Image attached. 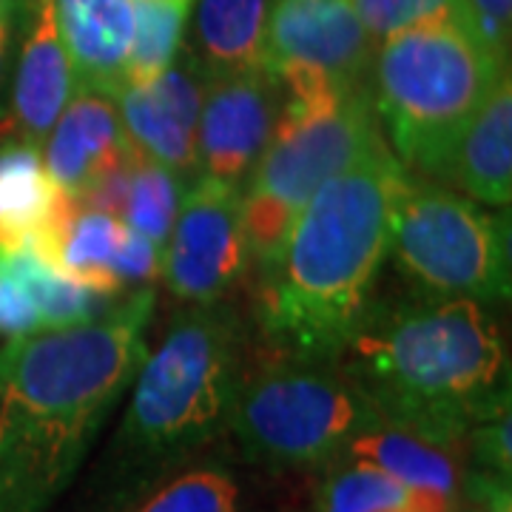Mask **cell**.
I'll return each mask as SVG.
<instances>
[{
	"mask_svg": "<svg viewBox=\"0 0 512 512\" xmlns=\"http://www.w3.org/2000/svg\"><path fill=\"white\" fill-rule=\"evenodd\" d=\"M77 92V74L60 37L52 0H35L12 89L15 123L26 143L40 146Z\"/></svg>",
	"mask_w": 512,
	"mask_h": 512,
	"instance_id": "16",
	"label": "cell"
},
{
	"mask_svg": "<svg viewBox=\"0 0 512 512\" xmlns=\"http://www.w3.org/2000/svg\"><path fill=\"white\" fill-rule=\"evenodd\" d=\"M285 92L274 74L259 69L211 74L197 117V165L205 177L245 185L271 143Z\"/></svg>",
	"mask_w": 512,
	"mask_h": 512,
	"instance_id": "11",
	"label": "cell"
},
{
	"mask_svg": "<svg viewBox=\"0 0 512 512\" xmlns=\"http://www.w3.org/2000/svg\"><path fill=\"white\" fill-rule=\"evenodd\" d=\"M140 512H239V490L220 470H194L165 484Z\"/></svg>",
	"mask_w": 512,
	"mask_h": 512,
	"instance_id": "25",
	"label": "cell"
},
{
	"mask_svg": "<svg viewBox=\"0 0 512 512\" xmlns=\"http://www.w3.org/2000/svg\"><path fill=\"white\" fill-rule=\"evenodd\" d=\"M242 328L222 302L185 311L143 356L117 444L137 464H165L214 439L242 382Z\"/></svg>",
	"mask_w": 512,
	"mask_h": 512,
	"instance_id": "5",
	"label": "cell"
},
{
	"mask_svg": "<svg viewBox=\"0 0 512 512\" xmlns=\"http://www.w3.org/2000/svg\"><path fill=\"white\" fill-rule=\"evenodd\" d=\"M3 254L32 296L43 328L80 325V322H89L103 311H109L106 293L94 291L66 271H60L52 259H46L32 245L3 248Z\"/></svg>",
	"mask_w": 512,
	"mask_h": 512,
	"instance_id": "21",
	"label": "cell"
},
{
	"mask_svg": "<svg viewBox=\"0 0 512 512\" xmlns=\"http://www.w3.org/2000/svg\"><path fill=\"white\" fill-rule=\"evenodd\" d=\"M336 365L379 419L450 447L510 410L504 333L473 299L427 296L367 311Z\"/></svg>",
	"mask_w": 512,
	"mask_h": 512,
	"instance_id": "3",
	"label": "cell"
},
{
	"mask_svg": "<svg viewBox=\"0 0 512 512\" xmlns=\"http://www.w3.org/2000/svg\"><path fill=\"white\" fill-rule=\"evenodd\" d=\"M43 328L32 296L0 248V336L15 339Z\"/></svg>",
	"mask_w": 512,
	"mask_h": 512,
	"instance_id": "28",
	"label": "cell"
},
{
	"mask_svg": "<svg viewBox=\"0 0 512 512\" xmlns=\"http://www.w3.org/2000/svg\"><path fill=\"white\" fill-rule=\"evenodd\" d=\"M390 251L404 274L430 296L507 302L512 285L510 220L444 185L407 177L396 211Z\"/></svg>",
	"mask_w": 512,
	"mask_h": 512,
	"instance_id": "7",
	"label": "cell"
},
{
	"mask_svg": "<svg viewBox=\"0 0 512 512\" xmlns=\"http://www.w3.org/2000/svg\"><path fill=\"white\" fill-rule=\"evenodd\" d=\"M191 3L194 0H131L134 26L123 86L160 77L180 57Z\"/></svg>",
	"mask_w": 512,
	"mask_h": 512,
	"instance_id": "22",
	"label": "cell"
},
{
	"mask_svg": "<svg viewBox=\"0 0 512 512\" xmlns=\"http://www.w3.org/2000/svg\"><path fill=\"white\" fill-rule=\"evenodd\" d=\"M57 197L40 148L26 140L0 148V248L43 242L55 222Z\"/></svg>",
	"mask_w": 512,
	"mask_h": 512,
	"instance_id": "18",
	"label": "cell"
},
{
	"mask_svg": "<svg viewBox=\"0 0 512 512\" xmlns=\"http://www.w3.org/2000/svg\"><path fill=\"white\" fill-rule=\"evenodd\" d=\"M242 188L200 174L183 194L163 245L165 285L191 305L222 302L248 265Z\"/></svg>",
	"mask_w": 512,
	"mask_h": 512,
	"instance_id": "9",
	"label": "cell"
},
{
	"mask_svg": "<svg viewBox=\"0 0 512 512\" xmlns=\"http://www.w3.org/2000/svg\"><path fill=\"white\" fill-rule=\"evenodd\" d=\"M154 291L0 348V512H46L146 356Z\"/></svg>",
	"mask_w": 512,
	"mask_h": 512,
	"instance_id": "1",
	"label": "cell"
},
{
	"mask_svg": "<svg viewBox=\"0 0 512 512\" xmlns=\"http://www.w3.org/2000/svg\"><path fill=\"white\" fill-rule=\"evenodd\" d=\"M316 512H419L413 495L376 467L339 458L319 487Z\"/></svg>",
	"mask_w": 512,
	"mask_h": 512,
	"instance_id": "24",
	"label": "cell"
},
{
	"mask_svg": "<svg viewBox=\"0 0 512 512\" xmlns=\"http://www.w3.org/2000/svg\"><path fill=\"white\" fill-rule=\"evenodd\" d=\"M464 495L470 501L467 512H510V478L478 470L467 478Z\"/></svg>",
	"mask_w": 512,
	"mask_h": 512,
	"instance_id": "31",
	"label": "cell"
},
{
	"mask_svg": "<svg viewBox=\"0 0 512 512\" xmlns=\"http://www.w3.org/2000/svg\"><path fill=\"white\" fill-rule=\"evenodd\" d=\"M12 18H15V0H0V74L9 57V40H12Z\"/></svg>",
	"mask_w": 512,
	"mask_h": 512,
	"instance_id": "32",
	"label": "cell"
},
{
	"mask_svg": "<svg viewBox=\"0 0 512 512\" xmlns=\"http://www.w3.org/2000/svg\"><path fill=\"white\" fill-rule=\"evenodd\" d=\"M157 271H163V248L128 228L120 256H117V282H120V288L148 282L151 276H157Z\"/></svg>",
	"mask_w": 512,
	"mask_h": 512,
	"instance_id": "30",
	"label": "cell"
},
{
	"mask_svg": "<svg viewBox=\"0 0 512 512\" xmlns=\"http://www.w3.org/2000/svg\"><path fill=\"white\" fill-rule=\"evenodd\" d=\"M436 180L458 188L464 197L510 208L512 200V83L501 74L473 117L456 134Z\"/></svg>",
	"mask_w": 512,
	"mask_h": 512,
	"instance_id": "14",
	"label": "cell"
},
{
	"mask_svg": "<svg viewBox=\"0 0 512 512\" xmlns=\"http://www.w3.org/2000/svg\"><path fill=\"white\" fill-rule=\"evenodd\" d=\"M507 72L453 9L382 37L370 89L399 163L436 177L458 131Z\"/></svg>",
	"mask_w": 512,
	"mask_h": 512,
	"instance_id": "4",
	"label": "cell"
},
{
	"mask_svg": "<svg viewBox=\"0 0 512 512\" xmlns=\"http://www.w3.org/2000/svg\"><path fill=\"white\" fill-rule=\"evenodd\" d=\"M43 146V165L55 188L77 202L134 157L114 97L83 86H77Z\"/></svg>",
	"mask_w": 512,
	"mask_h": 512,
	"instance_id": "13",
	"label": "cell"
},
{
	"mask_svg": "<svg viewBox=\"0 0 512 512\" xmlns=\"http://www.w3.org/2000/svg\"><path fill=\"white\" fill-rule=\"evenodd\" d=\"M183 177L146 157L131 160L128 168V191L123 202V217L131 231L143 234L154 245L163 248L171 234L174 217L183 202Z\"/></svg>",
	"mask_w": 512,
	"mask_h": 512,
	"instance_id": "23",
	"label": "cell"
},
{
	"mask_svg": "<svg viewBox=\"0 0 512 512\" xmlns=\"http://www.w3.org/2000/svg\"><path fill=\"white\" fill-rule=\"evenodd\" d=\"M382 137L370 80H293L285 86V103L271 143L242 188L265 194L299 214L322 185Z\"/></svg>",
	"mask_w": 512,
	"mask_h": 512,
	"instance_id": "8",
	"label": "cell"
},
{
	"mask_svg": "<svg viewBox=\"0 0 512 512\" xmlns=\"http://www.w3.org/2000/svg\"><path fill=\"white\" fill-rule=\"evenodd\" d=\"M379 416L336 362L279 356L242 373L228 424L245 453L271 467H319Z\"/></svg>",
	"mask_w": 512,
	"mask_h": 512,
	"instance_id": "6",
	"label": "cell"
},
{
	"mask_svg": "<svg viewBox=\"0 0 512 512\" xmlns=\"http://www.w3.org/2000/svg\"><path fill=\"white\" fill-rule=\"evenodd\" d=\"M77 86L114 97L126 83L131 0H52Z\"/></svg>",
	"mask_w": 512,
	"mask_h": 512,
	"instance_id": "17",
	"label": "cell"
},
{
	"mask_svg": "<svg viewBox=\"0 0 512 512\" xmlns=\"http://www.w3.org/2000/svg\"><path fill=\"white\" fill-rule=\"evenodd\" d=\"M128 225L106 211H74L66 225L52 239L46 259L77 282L111 296L120 291L117 282V256L123 248Z\"/></svg>",
	"mask_w": 512,
	"mask_h": 512,
	"instance_id": "20",
	"label": "cell"
},
{
	"mask_svg": "<svg viewBox=\"0 0 512 512\" xmlns=\"http://www.w3.org/2000/svg\"><path fill=\"white\" fill-rule=\"evenodd\" d=\"M473 450L478 458V470L493 473V476L510 478V410L498 413L493 419L481 421L473 427Z\"/></svg>",
	"mask_w": 512,
	"mask_h": 512,
	"instance_id": "29",
	"label": "cell"
},
{
	"mask_svg": "<svg viewBox=\"0 0 512 512\" xmlns=\"http://www.w3.org/2000/svg\"><path fill=\"white\" fill-rule=\"evenodd\" d=\"M407 177L382 137L299 211L256 293L259 328L282 356L339 362L370 311Z\"/></svg>",
	"mask_w": 512,
	"mask_h": 512,
	"instance_id": "2",
	"label": "cell"
},
{
	"mask_svg": "<svg viewBox=\"0 0 512 512\" xmlns=\"http://www.w3.org/2000/svg\"><path fill=\"white\" fill-rule=\"evenodd\" d=\"M450 9L498 63L510 66L512 0H453Z\"/></svg>",
	"mask_w": 512,
	"mask_h": 512,
	"instance_id": "26",
	"label": "cell"
},
{
	"mask_svg": "<svg viewBox=\"0 0 512 512\" xmlns=\"http://www.w3.org/2000/svg\"><path fill=\"white\" fill-rule=\"evenodd\" d=\"M208 74L194 57H177L160 77L114 94L126 140L137 157L188 174L197 168V117Z\"/></svg>",
	"mask_w": 512,
	"mask_h": 512,
	"instance_id": "12",
	"label": "cell"
},
{
	"mask_svg": "<svg viewBox=\"0 0 512 512\" xmlns=\"http://www.w3.org/2000/svg\"><path fill=\"white\" fill-rule=\"evenodd\" d=\"M376 37L350 0H268L262 69L279 77L316 74L333 83H367Z\"/></svg>",
	"mask_w": 512,
	"mask_h": 512,
	"instance_id": "10",
	"label": "cell"
},
{
	"mask_svg": "<svg viewBox=\"0 0 512 512\" xmlns=\"http://www.w3.org/2000/svg\"><path fill=\"white\" fill-rule=\"evenodd\" d=\"M342 458L370 464L399 481L413 495L419 512H458V458L450 444L421 439L379 419L350 441Z\"/></svg>",
	"mask_w": 512,
	"mask_h": 512,
	"instance_id": "15",
	"label": "cell"
},
{
	"mask_svg": "<svg viewBox=\"0 0 512 512\" xmlns=\"http://www.w3.org/2000/svg\"><path fill=\"white\" fill-rule=\"evenodd\" d=\"M268 0H197L194 35L208 74H234L262 66Z\"/></svg>",
	"mask_w": 512,
	"mask_h": 512,
	"instance_id": "19",
	"label": "cell"
},
{
	"mask_svg": "<svg viewBox=\"0 0 512 512\" xmlns=\"http://www.w3.org/2000/svg\"><path fill=\"white\" fill-rule=\"evenodd\" d=\"M359 20L376 40L399 32L421 18L450 9L453 0H350Z\"/></svg>",
	"mask_w": 512,
	"mask_h": 512,
	"instance_id": "27",
	"label": "cell"
}]
</instances>
